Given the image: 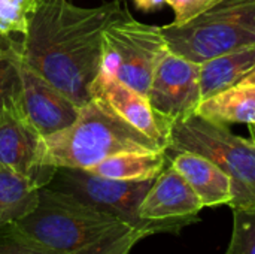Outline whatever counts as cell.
<instances>
[{"mask_svg":"<svg viewBox=\"0 0 255 254\" xmlns=\"http://www.w3.org/2000/svg\"><path fill=\"white\" fill-rule=\"evenodd\" d=\"M196 114L221 124L255 126V87L235 85L200 100Z\"/></svg>","mask_w":255,"mask_h":254,"instance_id":"cell-15","label":"cell"},{"mask_svg":"<svg viewBox=\"0 0 255 254\" xmlns=\"http://www.w3.org/2000/svg\"><path fill=\"white\" fill-rule=\"evenodd\" d=\"M21 108L42 138L72 126L81 111L79 105L24 63L21 66Z\"/></svg>","mask_w":255,"mask_h":254,"instance_id":"cell-10","label":"cell"},{"mask_svg":"<svg viewBox=\"0 0 255 254\" xmlns=\"http://www.w3.org/2000/svg\"><path fill=\"white\" fill-rule=\"evenodd\" d=\"M167 165L169 160L166 151L121 153L105 159L88 171L111 180L145 181L155 180Z\"/></svg>","mask_w":255,"mask_h":254,"instance_id":"cell-16","label":"cell"},{"mask_svg":"<svg viewBox=\"0 0 255 254\" xmlns=\"http://www.w3.org/2000/svg\"><path fill=\"white\" fill-rule=\"evenodd\" d=\"M167 160L169 165L176 169L190 184L193 192L200 199L203 208L232 204V180L215 163L200 154L188 151L167 156Z\"/></svg>","mask_w":255,"mask_h":254,"instance_id":"cell-13","label":"cell"},{"mask_svg":"<svg viewBox=\"0 0 255 254\" xmlns=\"http://www.w3.org/2000/svg\"><path fill=\"white\" fill-rule=\"evenodd\" d=\"M127 3L105 1L81 7L69 0H37L22 34V63L76 105L91 100V88L102 63L105 28Z\"/></svg>","mask_w":255,"mask_h":254,"instance_id":"cell-1","label":"cell"},{"mask_svg":"<svg viewBox=\"0 0 255 254\" xmlns=\"http://www.w3.org/2000/svg\"><path fill=\"white\" fill-rule=\"evenodd\" d=\"M238 85H245V87H255V72L251 75H248L247 78H244Z\"/></svg>","mask_w":255,"mask_h":254,"instance_id":"cell-24","label":"cell"},{"mask_svg":"<svg viewBox=\"0 0 255 254\" xmlns=\"http://www.w3.org/2000/svg\"><path fill=\"white\" fill-rule=\"evenodd\" d=\"M200 64L169 51L158 63L146 97L163 117L184 120L196 114L202 100Z\"/></svg>","mask_w":255,"mask_h":254,"instance_id":"cell-9","label":"cell"},{"mask_svg":"<svg viewBox=\"0 0 255 254\" xmlns=\"http://www.w3.org/2000/svg\"><path fill=\"white\" fill-rule=\"evenodd\" d=\"M37 0H0V36L24 34Z\"/></svg>","mask_w":255,"mask_h":254,"instance_id":"cell-20","label":"cell"},{"mask_svg":"<svg viewBox=\"0 0 255 254\" xmlns=\"http://www.w3.org/2000/svg\"><path fill=\"white\" fill-rule=\"evenodd\" d=\"M21 45L10 36H0V112L21 102Z\"/></svg>","mask_w":255,"mask_h":254,"instance_id":"cell-18","label":"cell"},{"mask_svg":"<svg viewBox=\"0 0 255 254\" xmlns=\"http://www.w3.org/2000/svg\"><path fill=\"white\" fill-rule=\"evenodd\" d=\"M39 190L30 180L0 168V229L33 213L39 204Z\"/></svg>","mask_w":255,"mask_h":254,"instance_id":"cell-17","label":"cell"},{"mask_svg":"<svg viewBox=\"0 0 255 254\" xmlns=\"http://www.w3.org/2000/svg\"><path fill=\"white\" fill-rule=\"evenodd\" d=\"M167 52L160 27L137 21L127 7L103 31L99 73L114 76L146 96L152 75Z\"/></svg>","mask_w":255,"mask_h":254,"instance_id":"cell-6","label":"cell"},{"mask_svg":"<svg viewBox=\"0 0 255 254\" xmlns=\"http://www.w3.org/2000/svg\"><path fill=\"white\" fill-rule=\"evenodd\" d=\"M133 3L139 10H143V12L158 10L166 4L164 0H133Z\"/></svg>","mask_w":255,"mask_h":254,"instance_id":"cell-23","label":"cell"},{"mask_svg":"<svg viewBox=\"0 0 255 254\" xmlns=\"http://www.w3.org/2000/svg\"><path fill=\"white\" fill-rule=\"evenodd\" d=\"M91 97L102 99L130 126L158 142L164 150L167 148L173 121L160 115L145 94H140L114 76L99 73L91 88Z\"/></svg>","mask_w":255,"mask_h":254,"instance_id":"cell-11","label":"cell"},{"mask_svg":"<svg viewBox=\"0 0 255 254\" xmlns=\"http://www.w3.org/2000/svg\"><path fill=\"white\" fill-rule=\"evenodd\" d=\"M46 162L54 168L91 169L105 159L121 153L166 151L102 99L91 97L81 106L76 121L64 130L43 138Z\"/></svg>","mask_w":255,"mask_h":254,"instance_id":"cell-3","label":"cell"},{"mask_svg":"<svg viewBox=\"0 0 255 254\" xmlns=\"http://www.w3.org/2000/svg\"><path fill=\"white\" fill-rule=\"evenodd\" d=\"M9 229L45 254H128L146 235L73 196L42 187L33 213Z\"/></svg>","mask_w":255,"mask_h":254,"instance_id":"cell-2","label":"cell"},{"mask_svg":"<svg viewBox=\"0 0 255 254\" xmlns=\"http://www.w3.org/2000/svg\"><path fill=\"white\" fill-rule=\"evenodd\" d=\"M0 254H45L16 237L9 226L0 229Z\"/></svg>","mask_w":255,"mask_h":254,"instance_id":"cell-22","label":"cell"},{"mask_svg":"<svg viewBox=\"0 0 255 254\" xmlns=\"http://www.w3.org/2000/svg\"><path fill=\"white\" fill-rule=\"evenodd\" d=\"M232 210L233 231L224 254H255V207Z\"/></svg>","mask_w":255,"mask_h":254,"instance_id":"cell-19","label":"cell"},{"mask_svg":"<svg viewBox=\"0 0 255 254\" xmlns=\"http://www.w3.org/2000/svg\"><path fill=\"white\" fill-rule=\"evenodd\" d=\"M251 127H254V129H255V126H251Z\"/></svg>","mask_w":255,"mask_h":254,"instance_id":"cell-25","label":"cell"},{"mask_svg":"<svg viewBox=\"0 0 255 254\" xmlns=\"http://www.w3.org/2000/svg\"><path fill=\"white\" fill-rule=\"evenodd\" d=\"M255 72V45L245 46L200 64L202 100L223 90L238 85Z\"/></svg>","mask_w":255,"mask_h":254,"instance_id":"cell-14","label":"cell"},{"mask_svg":"<svg viewBox=\"0 0 255 254\" xmlns=\"http://www.w3.org/2000/svg\"><path fill=\"white\" fill-rule=\"evenodd\" d=\"M166 4H169L175 12V19L172 24H185L214 4H217L220 0H164Z\"/></svg>","mask_w":255,"mask_h":254,"instance_id":"cell-21","label":"cell"},{"mask_svg":"<svg viewBox=\"0 0 255 254\" xmlns=\"http://www.w3.org/2000/svg\"><path fill=\"white\" fill-rule=\"evenodd\" d=\"M196 153L224 171L233 186L230 208L255 207V141L235 135L227 124L197 114L176 120L170 129L166 154Z\"/></svg>","mask_w":255,"mask_h":254,"instance_id":"cell-4","label":"cell"},{"mask_svg":"<svg viewBox=\"0 0 255 254\" xmlns=\"http://www.w3.org/2000/svg\"><path fill=\"white\" fill-rule=\"evenodd\" d=\"M203 205L184 177L167 165L145 195L139 216L143 220L179 223L185 228L199 223Z\"/></svg>","mask_w":255,"mask_h":254,"instance_id":"cell-12","label":"cell"},{"mask_svg":"<svg viewBox=\"0 0 255 254\" xmlns=\"http://www.w3.org/2000/svg\"><path fill=\"white\" fill-rule=\"evenodd\" d=\"M169 51L194 63L255 45V0H220L185 24L160 27Z\"/></svg>","mask_w":255,"mask_h":254,"instance_id":"cell-5","label":"cell"},{"mask_svg":"<svg viewBox=\"0 0 255 254\" xmlns=\"http://www.w3.org/2000/svg\"><path fill=\"white\" fill-rule=\"evenodd\" d=\"M0 168L30 180L39 189L46 187L57 171L46 162L43 138L24 115L21 102L0 112Z\"/></svg>","mask_w":255,"mask_h":254,"instance_id":"cell-8","label":"cell"},{"mask_svg":"<svg viewBox=\"0 0 255 254\" xmlns=\"http://www.w3.org/2000/svg\"><path fill=\"white\" fill-rule=\"evenodd\" d=\"M152 183L154 180L120 181L96 175L85 169L57 168L46 187L73 196L82 204L111 214L126 225L143 232L146 237L157 234L176 235L185 228L184 225L151 222L143 220L139 216L140 204Z\"/></svg>","mask_w":255,"mask_h":254,"instance_id":"cell-7","label":"cell"}]
</instances>
